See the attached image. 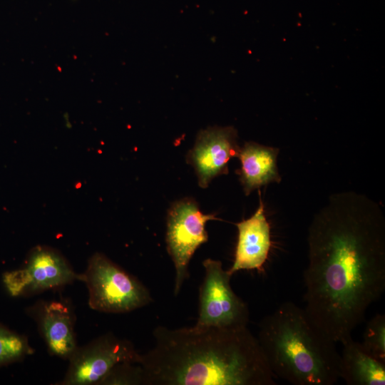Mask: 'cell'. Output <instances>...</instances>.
<instances>
[{
    "label": "cell",
    "instance_id": "6da1fadb",
    "mask_svg": "<svg viewBox=\"0 0 385 385\" xmlns=\"http://www.w3.org/2000/svg\"><path fill=\"white\" fill-rule=\"evenodd\" d=\"M304 310L334 342L351 339L385 289V217L381 206L354 191L332 194L307 235Z\"/></svg>",
    "mask_w": 385,
    "mask_h": 385
},
{
    "label": "cell",
    "instance_id": "7a4b0ae2",
    "mask_svg": "<svg viewBox=\"0 0 385 385\" xmlns=\"http://www.w3.org/2000/svg\"><path fill=\"white\" fill-rule=\"evenodd\" d=\"M140 354L142 385H275L258 339L247 327L158 326Z\"/></svg>",
    "mask_w": 385,
    "mask_h": 385
},
{
    "label": "cell",
    "instance_id": "3957f363",
    "mask_svg": "<svg viewBox=\"0 0 385 385\" xmlns=\"http://www.w3.org/2000/svg\"><path fill=\"white\" fill-rule=\"evenodd\" d=\"M257 339L274 377L294 385H333L339 379L336 343L292 302L260 321Z\"/></svg>",
    "mask_w": 385,
    "mask_h": 385
},
{
    "label": "cell",
    "instance_id": "277c9868",
    "mask_svg": "<svg viewBox=\"0 0 385 385\" xmlns=\"http://www.w3.org/2000/svg\"><path fill=\"white\" fill-rule=\"evenodd\" d=\"M81 281L88 291V305L96 311L120 314L141 308L153 299L147 287L102 253L88 260Z\"/></svg>",
    "mask_w": 385,
    "mask_h": 385
},
{
    "label": "cell",
    "instance_id": "5b68a950",
    "mask_svg": "<svg viewBox=\"0 0 385 385\" xmlns=\"http://www.w3.org/2000/svg\"><path fill=\"white\" fill-rule=\"evenodd\" d=\"M218 220L214 214L202 213L192 198L174 202L167 216L165 241L167 250L175 270L174 295L177 296L184 282L189 278V263L196 250L208 240L205 224Z\"/></svg>",
    "mask_w": 385,
    "mask_h": 385
},
{
    "label": "cell",
    "instance_id": "8992f818",
    "mask_svg": "<svg viewBox=\"0 0 385 385\" xmlns=\"http://www.w3.org/2000/svg\"><path fill=\"white\" fill-rule=\"evenodd\" d=\"M205 277L199 292V312L195 327L236 328L247 327V304L231 287L232 275L222 263L210 258L202 262Z\"/></svg>",
    "mask_w": 385,
    "mask_h": 385
},
{
    "label": "cell",
    "instance_id": "52a82bcc",
    "mask_svg": "<svg viewBox=\"0 0 385 385\" xmlns=\"http://www.w3.org/2000/svg\"><path fill=\"white\" fill-rule=\"evenodd\" d=\"M140 354L128 340L112 333L102 335L78 348L69 360L67 372L60 384H101L118 364L138 362Z\"/></svg>",
    "mask_w": 385,
    "mask_h": 385
},
{
    "label": "cell",
    "instance_id": "ba28073f",
    "mask_svg": "<svg viewBox=\"0 0 385 385\" xmlns=\"http://www.w3.org/2000/svg\"><path fill=\"white\" fill-rule=\"evenodd\" d=\"M65 257L46 246L33 248L23 267L5 273L3 282L11 296L30 294L80 280Z\"/></svg>",
    "mask_w": 385,
    "mask_h": 385
},
{
    "label": "cell",
    "instance_id": "9c48e42d",
    "mask_svg": "<svg viewBox=\"0 0 385 385\" xmlns=\"http://www.w3.org/2000/svg\"><path fill=\"white\" fill-rule=\"evenodd\" d=\"M240 147L237 131L232 126H214L202 130L197 135L186 160L196 173L198 185L206 188L212 179L228 173V163L237 157Z\"/></svg>",
    "mask_w": 385,
    "mask_h": 385
},
{
    "label": "cell",
    "instance_id": "30bf717a",
    "mask_svg": "<svg viewBox=\"0 0 385 385\" xmlns=\"http://www.w3.org/2000/svg\"><path fill=\"white\" fill-rule=\"evenodd\" d=\"M259 206L249 218L236 223L237 242L233 264L227 270L232 276L243 270H261L270 251L272 241L270 226L259 191Z\"/></svg>",
    "mask_w": 385,
    "mask_h": 385
},
{
    "label": "cell",
    "instance_id": "8fae6325",
    "mask_svg": "<svg viewBox=\"0 0 385 385\" xmlns=\"http://www.w3.org/2000/svg\"><path fill=\"white\" fill-rule=\"evenodd\" d=\"M279 149L250 141L240 147L237 158L240 168L237 170L245 195L272 183H279L282 178L277 168Z\"/></svg>",
    "mask_w": 385,
    "mask_h": 385
},
{
    "label": "cell",
    "instance_id": "7c38bea8",
    "mask_svg": "<svg viewBox=\"0 0 385 385\" xmlns=\"http://www.w3.org/2000/svg\"><path fill=\"white\" fill-rule=\"evenodd\" d=\"M43 338L51 354L69 359L77 349L71 311L63 303H46L40 314Z\"/></svg>",
    "mask_w": 385,
    "mask_h": 385
},
{
    "label": "cell",
    "instance_id": "4fadbf2b",
    "mask_svg": "<svg viewBox=\"0 0 385 385\" xmlns=\"http://www.w3.org/2000/svg\"><path fill=\"white\" fill-rule=\"evenodd\" d=\"M342 345L339 378L348 385L385 384V363L369 354L352 338Z\"/></svg>",
    "mask_w": 385,
    "mask_h": 385
},
{
    "label": "cell",
    "instance_id": "5bb4252c",
    "mask_svg": "<svg viewBox=\"0 0 385 385\" xmlns=\"http://www.w3.org/2000/svg\"><path fill=\"white\" fill-rule=\"evenodd\" d=\"M32 353L26 337L0 324V366L19 361Z\"/></svg>",
    "mask_w": 385,
    "mask_h": 385
},
{
    "label": "cell",
    "instance_id": "9a60e30c",
    "mask_svg": "<svg viewBox=\"0 0 385 385\" xmlns=\"http://www.w3.org/2000/svg\"><path fill=\"white\" fill-rule=\"evenodd\" d=\"M363 348L372 356L385 363V315L376 314L365 328Z\"/></svg>",
    "mask_w": 385,
    "mask_h": 385
},
{
    "label": "cell",
    "instance_id": "2e32d148",
    "mask_svg": "<svg viewBox=\"0 0 385 385\" xmlns=\"http://www.w3.org/2000/svg\"><path fill=\"white\" fill-rule=\"evenodd\" d=\"M101 384H142L141 368L137 362H123L116 365Z\"/></svg>",
    "mask_w": 385,
    "mask_h": 385
}]
</instances>
